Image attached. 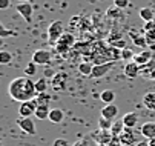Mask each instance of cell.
I'll use <instances>...</instances> for the list:
<instances>
[{"label": "cell", "mask_w": 155, "mask_h": 146, "mask_svg": "<svg viewBox=\"0 0 155 146\" xmlns=\"http://www.w3.org/2000/svg\"><path fill=\"white\" fill-rule=\"evenodd\" d=\"M8 94L14 101H18V103L34 100L37 97L35 81H32L29 77H17L9 81Z\"/></svg>", "instance_id": "6da1fadb"}, {"label": "cell", "mask_w": 155, "mask_h": 146, "mask_svg": "<svg viewBox=\"0 0 155 146\" xmlns=\"http://www.w3.org/2000/svg\"><path fill=\"white\" fill-rule=\"evenodd\" d=\"M74 45H75V38H74V35L69 34V32H64V34L60 37V40L57 41L55 51H57L58 54H61V55H66V54H68V52L74 48Z\"/></svg>", "instance_id": "7a4b0ae2"}, {"label": "cell", "mask_w": 155, "mask_h": 146, "mask_svg": "<svg viewBox=\"0 0 155 146\" xmlns=\"http://www.w3.org/2000/svg\"><path fill=\"white\" fill-rule=\"evenodd\" d=\"M64 34V29H63V25L60 20H54V22H51V25L48 26V41L49 45L55 46L57 41L60 40V37Z\"/></svg>", "instance_id": "3957f363"}, {"label": "cell", "mask_w": 155, "mask_h": 146, "mask_svg": "<svg viewBox=\"0 0 155 146\" xmlns=\"http://www.w3.org/2000/svg\"><path fill=\"white\" fill-rule=\"evenodd\" d=\"M91 138L97 143V144H103V146H107L110 141H112L114 135L112 132H110L109 129H95L91 132Z\"/></svg>", "instance_id": "277c9868"}, {"label": "cell", "mask_w": 155, "mask_h": 146, "mask_svg": "<svg viewBox=\"0 0 155 146\" xmlns=\"http://www.w3.org/2000/svg\"><path fill=\"white\" fill-rule=\"evenodd\" d=\"M68 78H69V75L66 74L64 71H60V72L54 74V77L51 78V88L55 92L64 91L66 89V83H68Z\"/></svg>", "instance_id": "5b68a950"}, {"label": "cell", "mask_w": 155, "mask_h": 146, "mask_svg": "<svg viewBox=\"0 0 155 146\" xmlns=\"http://www.w3.org/2000/svg\"><path fill=\"white\" fill-rule=\"evenodd\" d=\"M17 126L23 131L25 134H28V135H35L37 134L34 120L31 117H18L17 118Z\"/></svg>", "instance_id": "8992f818"}, {"label": "cell", "mask_w": 155, "mask_h": 146, "mask_svg": "<svg viewBox=\"0 0 155 146\" xmlns=\"http://www.w3.org/2000/svg\"><path fill=\"white\" fill-rule=\"evenodd\" d=\"M51 60H52V54L48 49H37L32 54V61H34V63H37V65L46 66V65L51 63Z\"/></svg>", "instance_id": "52a82bcc"}, {"label": "cell", "mask_w": 155, "mask_h": 146, "mask_svg": "<svg viewBox=\"0 0 155 146\" xmlns=\"http://www.w3.org/2000/svg\"><path fill=\"white\" fill-rule=\"evenodd\" d=\"M37 108H38V105H37L35 100H29V101H25V103H20L18 117H31V115H35Z\"/></svg>", "instance_id": "ba28073f"}, {"label": "cell", "mask_w": 155, "mask_h": 146, "mask_svg": "<svg viewBox=\"0 0 155 146\" xmlns=\"http://www.w3.org/2000/svg\"><path fill=\"white\" fill-rule=\"evenodd\" d=\"M17 12L25 18V22H31L32 20V12H34V8H32V3L29 2H20L17 6H15Z\"/></svg>", "instance_id": "9c48e42d"}, {"label": "cell", "mask_w": 155, "mask_h": 146, "mask_svg": "<svg viewBox=\"0 0 155 146\" xmlns=\"http://www.w3.org/2000/svg\"><path fill=\"white\" fill-rule=\"evenodd\" d=\"M112 66H114V61H107V63H103V65H94V69H92L91 77H94V78L104 77L110 69H112Z\"/></svg>", "instance_id": "30bf717a"}, {"label": "cell", "mask_w": 155, "mask_h": 146, "mask_svg": "<svg viewBox=\"0 0 155 146\" xmlns=\"http://www.w3.org/2000/svg\"><path fill=\"white\" fill-rule=\"evenodd\" d=\"M118 138H120L121 144H124V146L137 144V143H135V134L132 132V128H124V129H123V132L118 135Z\"/></svg>", "instance_id": "8fae6325"}, {"label": "cell", "mask_w": 155, "mask_h": 146, "mask_svg": "<svg viewBox=\"0 0 155 146\" xmlns=\"http://www.w3.org/2000/svg\"><path fill=\"white\" fill-rule=\"evenodd\" d=\"M123 72H124V75L129 77V78H135V77L140 75V65H137L134 60L127 61V63L124 65V68H123Z\"/></svg>", "instance_id": "7c38bea8"}, {"label": "cell", "mask_w": 155, "mask_h": 146, "mask_svg": "<svg viewBox=\"0 0 155 146\" xmlns=\"http://www.w3.org/2000/svg\"><path fill=\"white\" fill-rule=\"evenodd\" d=\"M117 115H118V108L114 105V103H110V105H104L101 108V117H104L107 120H114Z\"/></svg>", "instance_id": "4fadbf2b"}, {"label": "cell", "mask_w": 155, "mask_h": 146, "mask_svg": "<svg viewBox=\"0 0 155 146\" xmlns=\"http://www.w3.org/2000/svg\"><path fill=\"white\" fill-rule=\"evenodd\" d=\"M140 132H141V135H143L144 138H147V140L155 138V121H153V123H152V121L144 123L143 126H141V129H140Z\"/></svg>", "instance_id": "5bb4252c"}, {"label": "cell", "mask_w": 155, "mask_h": 146, "mask_svg": "<svg viewBox=\"0 0 155 146\" xmlns=\"http://www.w3.org/2000/svg\"><path fill=\"white\" fill-rule=\"evenodd\" d=\"M132 60H134L137 65L143 66V65L149 63V61L152 60V52H150V51H143V52H140V54H135Z\"/></svg>", "instance_id": "9a60e30c"}, {"label": "cell", "mask_w": 155, "mask_h": 146, "mask_svg": "<svg viewBox=\"0 0 155 146\" xmlns=\"http://www.w3.org/2000/svg\"><path fill=\"white\" fill-rule=\"evenodd\" d=\"M123 124H124V128H134L137 121H138V115L135 112H127L123 115Z\"/></svg>", "instance_id": "2e32d148"}, {"label": "cell", "mask_w": 155, "mask_h": 146, "mask_svg": "<svg viewBox=\"0 0 155 146\" xmlns=\"http://www.w3.org/2000/svg\"><path fill=\"white\" fill-rule=\"evenodd\" d=\"M92 69H94V63H91V61H81V63L78 65V72L84 77H91L92 74Z\"/></svg>", "instance_id": "e0dca14e"}, {"label": "cell", "mask_w": 155, "mask_h": 146, "mask_svg": "<svg viewBox=\"0 0 155 146\" xmlns=\"http://www.w3.org/2000/svg\"><path fill=\"white\" fill-rule=\"evenodd\" d=\"M63 120H64V112L61 109H58V108L51 109V112H49V121H52V123H61Z\"/></svg>", "instance_id": "ac0fdd59"}, {"label": "cell", "mask_w": 155, "mask_h": 146, "mask_svg": "<svg viewBox=\"0 0 155 146\" xmlns=\"http://www.w3.org/2000/svg\"><path fill=\"white\" fill-rule=\"evenodd\" d=\"M143 105L150 109V111H155V92H146L144 97H143Z\"/></svg>", "instance_id": "d6986e66"}, {"label": "cell", "mask_w": 155, "mask_h": 146, "mask_svg": "<svg viewBox=\"0 0 155 146\" xmlns=\"http://www.w3.org/2000/svg\"><path fill=\"white\" fill-rule=\"evenodd\" d=\"M129 35H130V38H132V40H134V43H135L137 46H140V48H146V46H147V41H146L144 34H143V35H140V34H137V32H134V31H130V32H129Z\"/></svg>", "instance_id": "ffe728a7"}, {"label": "cell", "mask_w": 155, "mask_h": 146, "mask_svg": "<svg viewBox=\"0 0 155 146\" xmlns=\"http://www.w3.org/2000/svg\"><path fill=\"white\" fill-rule=\"evenodd\" d=\"M100 100L103 103H106V105H110V103H114V100H115V92L112 89H104L100 94Z\"/></svg>", "instance_id": "44dd1931"}, {"label": "cell", "mask_w": 155, "mask_h": 146, "mask_svg": "<svg viewBox=\"0 0 155 146\" xmlns=\"http://www.w3.org/2000/svg\"><path fill=\"white\" fill-rule=\"evenodd\" d=\"M34 100L37 101L38 106H49V103H51V95H48L46 92H40V94H37V97H35Z\"/></svg>", "instance_id": "7402d4cb"}, {"label": "cell", "mask_w": 155, "mask_h": 146, "mask_svg": "<svg viewBox=\"0 0 155 146\" xmlns=\"http://www.w3.org/2000/svg\"><path fill=\"white\" fill-rule=\"evenodd\" d=\"M49 112H51L49 106H38L35 111V117L38 120H46V118H49Z\"/></svg>", "instance_id": "603a6c76"}, {"label": "cell", "mask_w": 155, "mask_h": 146, "mask_svg": "<svg viewBox=\"0 0 155 146\" xmlns=\"http://www.w3.org/2000/svg\"><path fill=\"white\" fill-rule=\"evenodd\" d=\"M123 129H124L123 120H117V121H114L112 128H110V132H112V135H114V137H118V135L123 132Z\"/></svg>", "instance_id": "cb8c5ba5"}, {"label": "cell", "mask_w": 155, "mask_h": 146, "mask_svg": "<svg viewBox=\"0 0 155 146\" xmlns=\"http://www.w3.org/2000/svg\"><path fill=\"white\" fill-rule=\"evenodd\" d=\"M140 17H141V20H144V23L153 20V11H152V8H141L140 9Z\"/></svg>", "instance_id": "d4e9b609"}, {"label": "cell", "mask_w": 155, "mask_h": 146, "mask_svg": "<svg viewBox=\"0 0 155 146\" xmlns=\"http://www.w3.org/2000/svg\"><path fill=\"white\" fill-rule=\"evenodd\" d=\"M35 89H37V94L46 92V89H48V81H46L45 77H41V78H38V80L35 81Z\"/></svg>", "instance_id": "484cf974"}, {"label": "cell", "mask_w": 155, "mask_h": 146, "mask_svg": "<svg viewBox=\"0 0 155 146\" xmlns=\"http://www.w3.org/2000/svg\"><path fill=\"white\" fill-rule=\"evenodd\" d=\"M153 69H155V63H153V60H150L149 63L140 66V74H143V75H150V72H152Z\"/></svg>", "instance_id": "4316f807"}, {"label": "cell", "mask_w": 155, "mask_h": 146, "mask_svg": "<svg viewBox=\"0 0 155 146\" xmlns=\"http://www.w3.org/2000/svg\"><path fill=\"white\" fill-rule=\"evenodd\" d=\"M112 124H114L112 120H107V118H104V117H100V118H98V128H100V129H109V131H110Z\"/></svg>", "instance_id": "83f0119b"}, {"label": "cell", "mask_w": 155, "mask_h": 146, "mask_svg": "<svg viewBox=\"0 0 155 146\" xmlns=\"http://www.w3.org/2000/svg\"><path fill=\"white\" fill-rule=\"evenodd\" d=\"M12 61V54L8 52V51H2L0 52V63L2 65H8Z\"/></svg>", "instance_id": "f1b7e54d"}, {"label": "cell", "mask_w": 155, "mask_h": 146, "mask_svg": "<svg viewBox=\"0 0 155 146\" xmlns=\"http://www.w3.org/2000/svg\"><path fill=\"white\" fill-rule=\"evenodd\" d=\"M121 14H123V9H120V8H117V6L109 8L107 12H106L107 17H112V18H118V17H121Z\"/></svg>", "instance_id": "f546056e"}, {"label": "cell", "mask_w": 155, "mask_h": 146, "mask_svg": "<svg viewBox=\"0 0 155 146\" xmlns=\"http://www.w3.org/2000/svg\"><path fill=\"white\" fill-rule=\"evenodd\" d=\"M37 72V63H34V61L31 60L29 63L25 66V74L28 75V77H31V75H34Z\"/></svg>", "instance_id": "4dcf8cb0"}, {"label": "cell", "mask_w": 155, "mask_h": 146, "mask_svg": "<svg viewBox=\"0 0 155 146\" xmlns=\"http://www.w3.org/2000/svg\"><path fill=\"white\" fill-rule=\"evenodd\" d=\"M134 52H132L129 48H124V49H121V58L123 60H130V58H134Z\"/></svg>", "instance_id": "1f68e13d"}, {"label": "cell", "mask_w": 155, "mask_h": 146, "mask_svg": "<svg viewBox=\"0 0 155 146\" xmlns=\"http://www.w3.org/2000/svg\"><path fill=\"white\" fill-rule=\"evenodd\" d=\"M109 45H110V46H115V48H118V49H124V48H126V41H124L123 38H118V40L110 41Z\"/></svg>", "instance_id": "d6a6232c"}, {"label": "cell", "mask_w": 155, "mask_h": 146, "mask_svg": "<svg viewBox=\"0 0 155 146\" xmlns=\"http://www.w3.org/2000/svg\"><path fill=\"white\" fill-rule=\"evenodd\" d=\"M9 35H15V31L6 29L3 25H0V37H9Z\"/></svg>", "instance_id": "836d02e7"}, {"label": "cell", "mask_w": 155, "mask_h": 146, "mask_svg": "<svg viewBox=\"0 0 155 146\" xmlns=\"http://www.w3.org/2000/svg\"><path fill=\"white\" fill-rule=\"evenodd\" d=\"M114 6H117L120 9H126L129 6V0H114Z\"/></svg>", "instance_id": "e575fe53"}, {"label": "cell", "mask_w": 155, "mask_h": 146, "mask_svg": "<svg viewBox=\"0 0 155 146\" xmlns=\"http://www.w3.org/2000/svg\"><path fill=\"white\" fill-rule=\"evenodd\" d=\"M144 37H146V41H147L149 46H153L155 45V32H146Z\"/></svg>", "instance_id": "d590c367"}, {"label": "cell", "mask_w": 155, "mask_h": 146, "mask_svg": "<svg viewBox=\"0 0 155 146\" xmlns=\"http://www.w3.org/2000/svg\"><path fill=\"white\" fill-rule=\"evenodd\" d=\"M144 31L146 32H155V20H150V22L144 23Z\"/></svg>", "instance_id": "8d00e7d4"}, {"label": "cell", "mask_w": 155, "mask_h": 146, "mask_svg": "<svg viewBox=\"0 0 155 146\" xmlns=\"http://www.w3.org/2000/svg\"><path fill=\"white\" fill-rule=\"evenodd\" d=\"M52 146H69V141L64 138H57V140H54Z\"/></svg>", "instance_id": "74e56055"}, {"label": "cell", "mask_w": 155, "mask_h": 146, "mask_svg": "<svg viewBox=\"0 0 155 146\" xmlns=\"http://www.w3.org/2000/svg\"><path fill=\"white\" fill-rule=\"evenodd\" d=\"M107 146H121V141H120V138H118V137H114V138H112V141H110Z\"/></svg>", "instance_id": "f35d334b"}, {"label": "cell", "mask_w": 155, "mask_h": 146, "mask_svg": "<svg viewBox=\"0 0 155 146\" xmlns=\"http://www.w3.org/2000/svg\"><path fill=\"white\" fill-rule=\"evenodd\" d=\"M9 6V0H0V9H6Z\"/></svg>", "instance_id": "ab89813d"}, {"label": "cell", "mask_w": 155, "mask_h": 146, "mask_svg": "<svg viewBox=\"0 0 155 146\" xmlns=\"http://www.w3.org/2000/svg\"><path fill=\"white\" fill-rule=\"evenodd\" d=\"M74 146H86V140H80V141L74 143Z\"/></svg>", "instance_id": "60d3db41"}, {"label": "cell", "mask_w": 155, "mask_h": 146, "mask_svg": "<svg viewBox=\"0 0 155 146\" xmlns=\"http://www.w3.org/2000/svg\"><path fill=\"white\" fill-rule=\"evenodd\" d=\"M135 146H149V141H138Z\"/></svg>", "instance_id": "b9f144b4"}, {"label": "cell", "mask_w": 155, "mask_h": 146, "mask_svg": "<svg viewBox=\"0 0 155 146\" xmlns=\"http://www.w3.org/2000/svg\"><path fill=\"white\" fill-rule=\"evenodd\" d=\"M149 78H152V80H155V69L150 72V75H149Z\"/></svg>", "instance_id": "7bdbcfd3"}, {"label": "cell", "mask_w": 155, "mask_h": 146, "mask_svg": "<svg viewBox=\"0 0 155 146\" xmlns=\"http://www.w3.org/2000/svg\"><path fill=\"white\" fill-rule=\"evenodd\" d=\"M149 141V146H155V138H152V140H147Z\"/></svg>", "instance_id": "ee69618b"}, {"label": "cell", "mask_w": 155, "mask_h": 146, "mask_svg": "<svg viewBox=\"0 0 155 146\" xmlns=\"http://www.w3.org/2000/svg\"><path fill=\"white\" fill-rule=\"evenodd\" d=\"M20 2H29V3H32V0H20Z\"/></svg>", "instance_id": "f6af8a7d"}]
</instances>
